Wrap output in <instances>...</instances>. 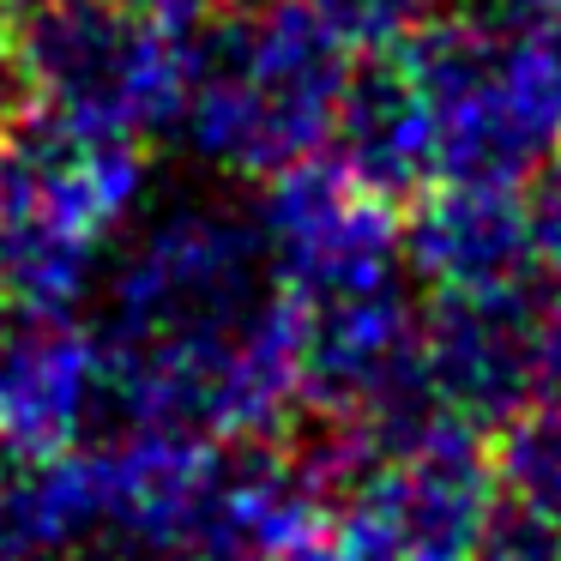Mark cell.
I'll list each match as a JSON object with an SVG mask.
<instances>
[{"label":"cell","mask_w":561,"mask_h":561,"mask_svg":"<svg viewBox=\"0 0 561 561\" xmlns=\"http://www.w3.org/2000/svg\"><path fill=\"white\" fill-rule=\"evenodd\" d=\"M146 187L139 134L85 115L25 103L0 127V224L85 236L98 242L110 224L134 211Z\"/></svg>","instance_id":"cell-6"},{"label":"cell","mask_w":561,"mask_h":561,"mask_svg":"<svg viewBox=\"0 0 561 561\" xmlns=\"http://www.w3.org/2000/svg\"><path fill=\"white\" fill-rule=\"evenodd\" d=\"M187 127L199 158L242 175H278L327 151L351 55L302 13V0L230 7L182 31Z\"/></svg>","instance_id":"cell-1"},{"label":"cell","mask_w":561,"mask_h":561,"mask_svg":"<svg viewBox=\"0 0 561 561\" xmlns=\"http://www.w3.org/2000/svg\"><path fill=\"white\" fill-rule=\"evenodd\" d=\"M495 489L483 428L440 416L411 447L368 459L332 495V525L356 561H471Z\"/></svg>","instance_id":"cell-5"},{"label":"cell","mask_w":561,"mask_h":561,"mask_svg":"<svg viewBox=\"0 0 561 561\" xmlns=\"http://www.w3.org/2000/svg\"><path fill=\"white\" fill-rule=\"evenodd\" d=\"M495 435H501V447L489 453L495 459V483L507 495L543 507L549 519H561V399L525 404Z\"/></svg>","instance_id":"cell-10"},{"label":"cell","mask_w":561,"mask_h":561,"mask_svg":"<svg viewBox=\"0 0 561 561\" xmlns=\"http://www.w3.org/2000/svg\"><path fill=\"white\" fill-rule=\"evenodd\" d=\"M302 13L344 55H387L435 19V0H302Z\"/></svg>","instance_id":"cell-11"},{"label":"cell","mask_w":561,"mask_h":561,"mask_svg":"<svg viewBox=\"0 0 561 561\" xmlns=\"http://www.w3.org/2000/svg\"><path fill=\"white\" fill-rule=\"evenodd\" d=\"M31 103L110 122L127 134H170L187 110L182 31L122 0H7Z\"/></svg>","instance_id":"cell-3"},{"label":"cell","mask_w":561,"mask_h":561,"mask_svg":"<svg viewBox=\"0 0 561 561\" xmlns=\"http://www.w3.org/2000/svg\"><path fill=\"white\" fill-rule=\"evenodd\" d=\"M0 308H7V266H0Z\"/></svg>","instance_id":"cell-17"},{"label":"cell","mask_w":561,"mask_h":561,"mask_svg":"<svg viewBox=\"0 0 561 561\" xmlns=\"http://www.w3.org/2000/svg\"><path fill=\"white\" fill-rule=\"evenodd\" d=\"M98 332L79 308H0V453H61L91 435Z\"/></svg>","instance_id":"cell-7"},{"label":"cell","mask_w":561,"mask_h":561,"mask_svg":"<svg viewBox=\"0 0 561 561\" xmlns=\"http://www.w3.org/2000/svg\"><path fill=\"white\" fill-rule=\"evenodd\" d=\"M230 7H272V0H230Z\"/></svg>","instance_id":"cell-16"},{"label":"cell","mask_w":561,"mask_h":561,"mask_svg":"<svg viewBox=\"0 0 561 561\" xmlns=\"http://www.w3.org/2000/svg\"><path fill=\"white\" fill-rule=\"evenodd\" d=\"M327 158L387 206H411L435 182V103L399 61V49L351 61Z\"/></svg>","instance_id":"cell-8"},{"label":"cell","mask_w":561,"mask_h":561,"mask_svg":"<svg viewBox=\"0 0 561 561\" xmlns=\"http://www.w3.org/2000/svg\"><path fill=\"white\" fill-rule=\"evenodd\" d=\"M404 266L435 290H471L501 284L537 266V230L525 187H483V182H428L399 211Z\"/></svg>","instance_id":"cell-9"},{"label":"cell","mask_w":561,"mask_h":561,"mask_svg":"<svg viewBox=\"0 0 561 561\" xmlns=\"http://www.w3.org/2000/svg\"><path fill=\"white\" fill-rule=\"evenodd\" d=\"M260 561H356V556H351V543L339 537V525L320 513V519L296 525L290 537H278V543H272Z\"/></svg>","instance_id":"cell-14"},{"label":"cell","mask_w":561,"mask_h":561,"mask_svg":"<svg viewBox=\"0 0 561 561\" xmlns=\"http://www.w3.org/2000/svg\"><path fill=\"white\" fill-rule=\"evenodd\" d=\"M471 561H561V519H549L543 507L495 489Z\"/></svg>","instance_id":"cell-12"},{"label":"cell","mask_w":561,"mask_h":561,"mask_svg":"<svg viewBox=\"0 0 561 561\" xmlns=\"http://www.w3.org/2000/svg\"><path fill=\"white\" fill-rule=\"evenodd\" d=\"M278 302L260 224L224 211H170L110 278L103 351H206L248 332Z\"/></svg>","instance_id":"cell-2"},{"label":"cell","mask_w":561,"mask_h":561,"mask_svg":"<svg viewBox=\"0 0 561 561\" xmlns=\"http://www.w3.org/2000/svg\"><path fill=\"white\" fill-rule=\"evenodd\" d=\"M423 363L440 404L471 428H501L525 404L561 399V272L435 290L423 308Z\"/></svg>","instance_id":"cell-4"},{"label":"cell","mask_w":561,"mask_h":561,"mask_svg":"<svg viewBox=\"0 0 561 561\" xmlns=\"http://www.w3.org/2000/svg\"><path fill=\"white\" fill-rule=\"evenodd\" d=\"M525 206H531V230H537V260L561 272V151L525 182Z\"/></svg>","instance_id":"cell-13"},{"label":"cell","mask_w":561,"mask_h":561,"mask_svg":"<svg viewBox=\"0 0 561 561\" xmlns=\"http://www.w3.org/2000/svg\"><path fill=\"white\" fill-rule=\"evenodd\" d=\"M122 7H134V13L158 19V25H170V31H194L199 19L218 13V0H122Z\"/></svg>","instance_id":"cell-15"}]
</instances>
